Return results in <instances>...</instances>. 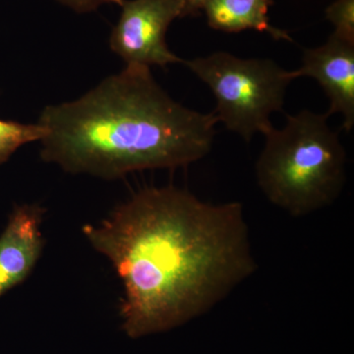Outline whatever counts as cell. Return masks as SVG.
<instances>
[{
  "label": "cell",
  "instance_id": "1",
  "mask_svg": "<svg viewBox=\"0 0 354 354\" xmlns=\"http://www.w3.org/2000/svg\"><path fill=\"white\" fill-rule=\"evenodd\" d=\"M83 234L122 281L131 339L207 313L257 270L243 205L204 202L174 186L140 190Z\"/></svg>",
  "mask_w": 354,
  "mask_h": 354
},
{
  "label": "cell",
  "instance_id": "2",
  "mask_svg": "<svg viewBox=\"0 0 354 354\" xmlns=\"http://www.w3.org/2000/svg\"><path fill=\"white\" fill-rule=\"evenodd\" d=\"M218 123L215 113L174 101L150 67L127 64L78 100L44 109L41 157L104 179L178 169L211 152Z\"/></svg>",
  "mask_w": 354,
  "mask_h": 354
},
{
  "label": "cell",
  "instance_id": "3",
  "mask_svg": "<svg viewBox=\"0 0 354 354\" xmlns=\"http://www.w3.org/2000/svg\"><path fill=\"white\" fill-rule=\"evenodd\" d=\"M329 118L304 109L264 135L255 165L258 186L272 205L295 218L334 204L344 190L346 153Z\"/></svg>",
  "mask_w": 354,
  "mask_h": 354
},
{
  "label": "cell",
  "instance_id": "4",
  "mask_svg": "<svg viewBox=\"0 0 354 354\" xmlns=\"http://www.w3.org/2000/svg\"><path fill=\"white\" fill-rule=\"evenodd\" d=\"M213 93L218 123L236 133L244 141L272 129V113L283 111L286 90L295 80L272 59L241 58L225 51L208 57L183 60Z\"/></svg>",
  "mask_w": 354,
  "mask_h": 354
},
{
  "label": "cell",
  "instance_id": "5",
  "mask_svg": "<svg viewBox=\"0 0 354 354\" xmlns=\"http://www.w3.org/2000/svg\"><path fill=\"white\" fill-rule=\"evenodd\" d=\"M186 0H122L109 46L127 64L165 67L183 62L167 46L172 21L183 17Z\"/></svg>",
  "mask_w": 354,
  "mask_h": 354
},
{
  "label": "cell",
  "instance_id": "6",
  "mask_svg": "<svg viewBox=\"0 0 354 354\" xmlns=\"http://www.w3.org/2000/svg\"><path fill=\"white\" fill-rule=\"evenodd\" d=\"M295 78L310 77L320 84L330 100L327 115L344 118L346 132L354 127V44L332 34L322 46L304 50L302 64L293 70Z\"/></svg>",
  "mask_w": 354,
  "mask_h": 354
},
{
  "label": "cell",
  "instance_id": "7",
  "mask_svg": "<svg viewBox=\"0 0 354 354\" xmlns=\"http://www.w3.org/2000/svg\"><path fill=\"white\" fill-rule=\"evenodd\" d=\"M39 205H22L14 209L0 235V298L20 285L34 269L44 247Z\"/></svg>",
  "mask_w": 354,
  "mask_h": 354
},
{
  "label": "cell",
  "instance_id": "8",
  "mask_svg": "<svg viewBox=\"0 0 354 354\" xmlns=\"http://www.w3.org/2000/svg\"><path fill=\"white\" fill-rule=\"evenodd\" d=\"M272 0H207L203 6L212 29L225 32L254 30L267 32L277 41H292L290 35L270 23Z\"/></svg>",
  "mask_w": 354,
  "mask_h": 354
},
{
  "label": "cell",
  "instance_id": "9",
  "mask_svg": "<svg viewBox=\"0 0 354 354\" xmlns=\"http://www.w3.org/2000/svg\"><path fill=\"white\" fill-rule=\"evenodd\" d=\"M44 128L38 124H21L12 121L0 120V165L6 162L21 146L41 141Z\"/></svg>",
  "mask_w": 354,
  "mask_h": 354
},
{
  "label": "cell",
  "instance_id": "10",
  "mask_svg": "<svg viewBox=\"0 0 354 354\" xmlns=\"http://www.w3.org/2000/svg\"><path fill=\"white\" fill-rule=\"evenodd\" d=\"M326 18L334 25L333 34L354 44V0H335L326 9Z\"/></svg>",
  "mask_w": 354,
  "mask_h": 354
},
{
  "label": "cell",
  "instance_id": "11",
  "mask_svg": "<svg viewBox=\"0 0 354 354\" xmlns=\"http://www.w3.org/2000/svg\"><path fill=\"white\" fill-rule=\"evenodd\" d=\"M78 13L92 12L104 3H116L120 6L122 0H57Z\"/></svg>",
  "mask_w": 354,
  "mask_h": 354
},
{
  "label": "cell",
  "instance_id": "12",
  "mask_svg": "<svg viewBox=\"0 0 354 354\" xmlns=\"http://www.w3.org/2000/svg\"><path fill=\"white\" fill-rule=\"evenodd\" d=\"M207 0H186L184 7L183 17L186 16H196L203 10V6Z\"/></svg>",
  "mask_w": 354,
  "mask_h": 354
}]
</instances>
